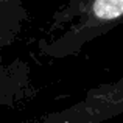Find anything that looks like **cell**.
I'll use <instances>...</instances> for the list:
<instances>
[{
  "label": "cell",
  "mask_w": 123,
  "mask_h": 123,
  "mask_svg": "<svg viewBox=\"0 0 123 123\" xmlns=\"http://www.w3.org/2000/svg\"><path fill=\"white\" fill-rule=\"evenodd\" d=\"M123 14V0H69L55 12L48 33L66 28L53 39L37 42L41 55L51 59L75 56L89 42L118 27Z\"/></svg>",
  "instance_id": "cell-1"
},
{
  "label": "cell",
  "mask_w": 123,
  "mask_h": 123,
  "mask_svg": "<svg viewBox=\"0 0 123 123\" xmlns=\"http://www.w3.org/2000/svg\"><path fill=\"white\" fill-rule=\"evenodd\" d=\"M123 111V78L101 83L86 92L83 100L59 112L42 117L45 123H101Z\"/></svg>",
  "instance_id": "cell-2"
},
{
  "label": "cell",
  "mask_w": 123,
  "mask_h": 123,
  "mask_svg": "<svg viewBox=\"0 0 123 123\" xmlns=\"http://www.w3.org/2000/svg\"><path fill=\"white\" fill-rule=\"evenodd\" d=\"M25 20V0H0V50L19 37Z\"/></svg>",
  "instance_id": "cell-3"
}]
</instances>
